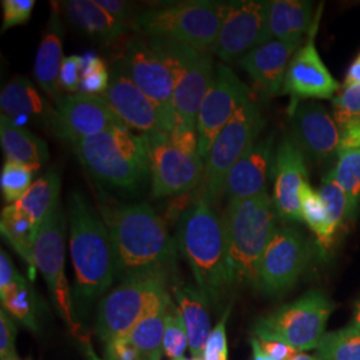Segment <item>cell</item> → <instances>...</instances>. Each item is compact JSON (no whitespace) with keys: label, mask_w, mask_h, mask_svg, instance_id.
Instances as JSON below:
<instances>
[{"label":"cell","mask_w":360,"mask_h":360,"mask_svg":"<svg viewBox=\"0 0 360 360\" xmlns=\"http://www.w3.org/2000/svg\"><path fill=\"white\" fill-rule=\"evenodd\" d=\"M20 274L15 270L13 260L8 254L1 250L0 252V295H3L13 285Z\"/></svg>","instance_id":"816d5d0a"},{"label":"cell","mask_w":360,"mask_h":360,"mask_svg":"<svg viewBox=\"0 0 360 360\" xmlns=\"http://www.w3.org/2000/svg\"><path fill=\"white\" fill-rule=\"evenodd\" d=\"M28 360H30V359H28Z\"/></svg>","instance_id":"91938a15"},{"label":"cell","mask_w":360,"mask_h":360,"mask_svg":"<svg viewBox=\"0 0 360 360\" xmlns=\"http://www.w3.org/2000/svg\"><path fill=\"white\" fill-rule=\"evenodd\" d=\"M176 245L196 287L218 307L232 288L221 217L203 200H193L179 218Z\"/></svg>","instance_id":"3957f363"},{"label":"cell","mask_w":360,"mask_h":360,"mask_svg":"<svg viewBox=\"0 0 360 360\" xmlns=\"http://www.w3.org/2000/svg\"><path fill=\"white\" fill-rule=\"evenodd\" d=\"M59 195L60 175L56 169H50L41 178L35 180L23 198L13 203V206L26 212L39 229L41 223L60 206Z\"/></svg>","instance_id":"f546056e"},{"label":"cell","mask_w":360,"mask_h":360,"mask_svg":"<svg viewBox=\"0 0 360 360\" xmlns=\"http://www.w3.org/2000/svg\"><path fill=\"white\" fill-rule=\"evenodd\" d=\"M322 11L323 6L321 4L307 34V40L292 56L284 77L281 95H288L291 99L288 110L290 114L295 110L300 101L334 99L340 90L338 80L324 65L315 44Z\"/></svg>","instance_id":"2e32d148"},{"label":"cell","mask_w":360,"mask_h":360,"mask_svg":"<svg viewBox=\"0 0 360 360\" xmlns=\"http://www.w3.org/2000/svg\"><path fill=\"white\" fill-rule=\"evenodd\" d=\"M0 230L6 240L28 263L31 272L37 269L34 260V243L39 229L34 224L32 219L22 210L8 205L1 211Z\"/></svg>","instance_id":"4dcf8cb0"},{"label":"cell","mask_w":360,"mask_h":360,"mask_svg":"<svg viewBox=\"0 0 360 360\" xmlns=\"http://www.w3.org/2000/svg\"><path fill=\"white\" fill-rule=\"evenodd\" d=\"M3 309L13 316L16 321L23 323L27 328L37 331V321L34 315V294L25 276L19 275L16 282L0 295Z\"/></svg>","instance_id":"d590c367"},{"label":"cell","mask_w":360,"mask_h":360,"mask_svg":"<svg viewBox=\"0 0 360 360\" xmlns=\"http://www.w3.org/2000/svg\"><path fill=\"white\" fill-rule=\"evenodd\" d=\"M65 214L59 206L39 227L34 243L35 267L50 290L55 309L80 343L90 346L83 327L75 321L72 295L65 272Z\"/></svg>","instance_id":"8fae6325"},{"label":"cell","mask_w":360,"mask_h":360,"mask_svg":"<svg viewBox=\"0 0 360 360\" xmlns=\"http://www.w3.org/2000/svg\"><path fill=\"white\" fill-rule=\"evenodd\" d=\"M360 333V297L354 304V311H352V323H351Z\"/></svg>","instance_id":"11a10c76"},{"label":"cell","mask_w":360,"mask_h":360,"mask_svg":"<svg viewBox=\"0 0 360 360\" xmlns=\"http://www.w3.org/2000/svg\"><path fill=\"white\" fill-rule=\"evenodd\" d=\"M316 349L321 360H360V333L349 324L324 335Z\"/></svg>","instance_id":"e575fe53"},{"label":"cell","mask_w":360,"mask_h":360,"mask_svg":"<svg viewBox=\"0 0 360 360\" xmlns=\"http://www.w3.org/2000/svg\"><path fill=\"white\" fill-rule=\"evenodd\" d=\"M120 65L131 82L159 108L165 129L169 134L175 127V79L171 59L159 40L142 35L129 39Z\"/></svg>","instance_id":"30bf717a"},{"label":"cell","mask_w":360,"mask_h":360,"mask_svg":"<svg viewBox=\"0 0 360 360\" xmlns=\"http://www.w3.org/2000/svg\"><path fill=\"white\" fill-rule=\"evenodd\" d=\"M60 6L72 26L103 43L120 38L127 30V26L115 20L95 0H70L60 3Z\"/></svg>","instance_id":"83f0119b"},{"label":"cell","mask_w":360,"mask_h":360,"mask_svg":"<svg viewBox=\"0 0 360 360\" xmlns=\"http://www.w3.org/2000/svg\"><path fill=\"white\" fill-rule=\"evenodd\" d=\"M35 7V0H1L3 25L1 32L13 27L22 26L31 18Z\"/></svg>","instance_id":"7bdbcfd3"},{"label":"cell","mask_w":360,"mask_h":360,"mask_svg":"<svg viewBox=\"0 0 360 360\" xmlns=\"http://www.w3.org/2000/svg\"><path fill=\"white\" fill-rule=\"evenodd\" d=\"M83 59H84V67H83V75H82L79 92L102 96L108 89L110 80H111L108 67L101 56L92 52L86 53Z\"/></svg>","instance_id":"ab89813d"},{"label":"cell","mask_w":360,"mask_h":360,"mask_svg":"<svg viewBox=\"0 0 360 360\" xmlns=\"http://www.w3.org/2000/svg\"><path fill=\"white\" fill-rule=\"evenodd\" d=\"M169 299L166 278L132 276L123 279L98 303L95 331L107 346L127 336L138 323Z\"/></svg>","instance_id":"52a82bcc"},{"label":"cell","mask_w":360,"mask_h":360,"mask_svg":"<svg viewBox=\"0 0 360 360\" xmlns=\"http://www.w3.org/2000/svg\"><path fill=\"white\" fill-rule=\"evenodd\" d=\"M1 115L18 123L19 119H43L51 123L55 110L39 94L34 84L23 77H13L0 94Z\"/></svg>","instance_id":"4316f807"},{"label":"cell","mask_w":360,"mask_h":360,"mask_svg":"<svg viewBox=\"0 0 360 360\" xmlns=\"http://www.w3.org/2000/svg\"><path fill=\"white\" fill-rule=\"evenodd\" d=\"M98 6H101L104 11L110 13L115 20L124 26L131 27V23L134 20L132 15V4L129 1H122V0H95Z\"/></svg>","instance_id":"c3c4849f"},{"label":"cell","mask_w":360,"mask_h":360,"mask_svg":"<svg viewBox=\"0 0 360 360\" xmlns=\"http://www.w3.org/2000/svg\"><path fill=\"white\" fill-rule=\"evenodd\" d=\"M220 28L212 52L221 62L239 60L247 52L264 43L267 1H220Z\"/></svg>","instance_id":"9a60e30c"},{"label":"cell","mask_w":360,"mask_h":360,"mask_svg":"<svg viewBox=\"0 0 360 360\" xmlns=\"http://www.w3.org/2000/svg\"><path fill=\"white\" fill-rule=\"evenodd\" d=\"M159 39L174 67L172 108L175 126L196 129L200 107L215 75L214 60L208 51L196 50L169 39Z\"/></svg>","instance_id":"7c38bea8"},{"label":"cell","mask_w":360,"mask_h":360,"mask_svg":"<svg viewBox=\"0 0 360 360\" xmlns=\"http://www.w3.org/2000/svg\"><path fill=\"white\" fill-rule=\"evenodd\" d=\"M102 217L114 247L116 279L132 276L168 278L178 245L165 220L147 203L103 206Z\"/></svg>","instance_id":"6da1fadb"},{"label":"cell","mask_w":360,"mask_h":360,"mask_svg":"<svg viewBox=\"0 0 360 360\" xmlns=\"http://www.w3.org/2000/svg\"><path fill=\"white\" fill-rule=\"evenodd\" d=\"M250 94V87L229 65L224 63L217 65L212 84L207 92L196 122L199 150L203 160L220 131L226 127L238 110L251 99Z\"/></svg>","instance_id":"e0dca14e"},{"label":"cell","mask_w":360,"mask_h":360,"mask_svg":"<svg viewBox=\"0 0 360 360\" xmlns=\"http://www.w3.org/2000/svg\"><path fill=\"white\" fill-rule=\"evenodd\" d=\"M147 136L153 196L159 199L195 193L205 175L202 156L181 153L169 142L167 132H155Z\"/></svg>","instance_id":"5bb4252c"},{"label":"cell","mask_w":360,"mask_h":360,"mask_svg":"<svg viewBox=\"0 0 360 360\" xmlns=\"http://www.w3.org/2000/svg\"><path fill=\"white\" fill-rule=\"evenodd\" d=\"M220 20V1L193 0L139 13L131 28L146 38L169 39L196 50L212 51Z\"/></svg>","instance_id":"8992f818"},{"label":"cell","mask_w":360,"mask_h":360,"mask_svg":"<svg viewBox=\"0 0 360 360\" xmlns=\"http://www.w3.org/2000/svg\"><path fill=\"white\" fill-rule=\"evenodd\" d=\"M335 304L319 290H312L295 302L260 318L252 327L257 339L281 342L299 352L319 346Z\"/></svg>","instance_id":"9c48e42d"},{"label":"cell","mask_w":360,"mask_h":360,"mask_svg":"<svg viewBox=\"0 0 360 360\" xmlns=\"http://www.w3.org/2000/svg\"><path fill=\"white\" fill-rule=\"evenodd\" d=\"M67 219L75 274L74 315L79 321H87L95 303L102 300L116 279L115 254L103 219L83 193H70Z\"/></svg>","instance_id":"7a4b0ae2"},{"label":"cell","mask_w":360,"mask_h":360,"mask_svg":"<svg viewBox=\"0 0 360 360\" xmlns=\"http://www.w3.org/2000/svg\"><path fill=\"white\" fill-rule=\"evenodd\" d=\"M7 360H19V358H18V356H13V358H10V359Z\"/></svg>","instance_id":"6f0895ef"},{"label":"cell","mask_w":360,"mask_h":360,"mask_svg":"<svg viewBox=\"0 0 360 360\" xmlns=\"http://www.w3.org/2000/svg\"><path fill=\"white\" fill-rule=\"evenodd\" d=\"M232 304L223 312L218 324L214 327L207 339L206 347L203 352V360H229V346L226 326L231 314Z\"/></svg>","instance_id":"b9f144b4"},{"label":"cell","mask_w":360,"mask_h":360,"mask_svg":"<svg viewBox=\"0 0 360 360\" xmlns=\"http://www.w3.org/2000/svg\"><path fill=\"white\" fill-rule=\"evenodd\" d=\"M251 346H252V354H254V360H271L259 346L257 338H251Z\"/></svg>","instance_id":"db71d44e"},{"label":"cell","mask_w":360,"mask_h":360,"mask_svg":"<svg viewBox=\"0 0 360 360\" xmlns=\"http://www.w3.org/2000/svg\"><path fill=\"white\" fill-rule=\"evenodd\" d=\"M333 115L339 127L360 120V84H345L333 99Z\"/></svg>","instance_id":"60d3db41"},{"label":"cell","mask_w":360,"mask_h":360,"mask_svg":"<svg viewBox=\"0 0 360 360\" xmlns=\"http://www.w3.org/2000/svg\"><path fill=\"white\" fill-rule=\"evenodd\" d=\"M105 360H143L129 336L119 338L105 346Z\"/></svg>","instance_id":"7dc6e473"},{"label":"cell","mask_w":360,"mask_h":360,"mask_svg":"<svg viewBox=\"0 0 360 360\" xmlns=\"http://www.w3.org/2000/svg\"><path fill=\"white\" fill-rule=\"evenodd\" d=\"M102 96L129 129L144 135L166 132L159 108L131 82L120 63L112 68L110 86Z\"/></svg>","instance_id":"44dd1931"},{"label":"cell","mask_w":360,"mask_h":360,"mask_svg":"<svg viewBox=\"0 0 360 360\" xmlns=\"http://www.w3.org/2000/svg\"><path fill=\"white\" fill-rule=\"evenodd\" d=\"M16 326L10 315L1 309L0 311V360H7L16 355L15 351Z\"/></svg>","instance_id":"bcb514c9"},{"label":"cell","mask_w":360,"mask_h":360,"mask_svg":"<svg viewBox=\"0 0 360 360\" xmlns=\"http://www.w3.org/2000/svg\"><path fill=\"white\" fill-rule=\"evenodd\" d=\"M315 20L314 3L304 0L267 1V25L264 43L274 39L304 37Z\"/></svg>","instance_id":"484cf974"},{"label":"cell","mask_w":360,"mask_h":360,"mask_svg":"<svg viewBox=\"0 0 360 360\" xmlns=\"http://www.w3.org/2000/svg\"><path fill=\"white\" fill-rule=\"evenodd\" d=\"M168 138L172 146L176 147L181 153L191 156H200L198 129L184 126H175L168 134Z\"/></svg>","instance_id":"f6af8a7d"},{"label":"cell","mask_w":360,"mask_h":360,"mask_svg":"<svg viewBox=\"0 0 360 360\" xmlns=\"http://www.w3.org/2000/svg\"><path fill=\"white\" fill-rule=\"evenodd\" d=\"M312 257L307 238L294 227L274 232L259 266V290L282 295L297 282Z\"/></svg>","instance_id":"4fadbf2b"},{"label":"cell","mask_w":360,"mask_h":360,"mask_svg":"<svg viewBox=\"0 0 360 360\" xmlns=\"http://www.w3.org/2000/svg\"><path fill=\"white\" fill-rule=\"evenodd\" d=\"M339 153L348 150H360V120L349 122L347 124L339 127Z\"/></svg>","instance_id":"f907efd6"},{"label":"cell","mask_w":360,"mask_h":360,"mask_svg":"<svg viewBox=\"0 0 360 360\" xmlns=\"http://www.w3.org/2000/svg\"><path fill=\"white\" fill-rule=\"evenodd\" d=\"M55 104L50 129L70 144L124 124L103 96L77 92L63 95Z\"/></svg>","instance_id":"ac0fdd59"},{"label":"cell","mask_w":360,"mask_h":360,"mask_svg":"<svg viewBox=\"0 0 360 360\" xmlns=\"http://www.w3.org/2000/svg\"><path fill=\"white\" fill-rule=\"evenodd\" d=\"M354 83L360 84V52L348 67L347 75L345 80V84H354Z\"/></svg>","instance_id":"f5cc1de1"},{"label":"cell","mask_w":360,"mask_h":360,"mask_svg":"<svg viewBox=\"0 0 360 360\" xmlns=\"http://www.w3.org/2000/svg\"><path fill=\"white\" fill-rule=\"evenodd\" d=\"M63 38L65 31L60 22L59 7L52 3L50 20L43 32L35 58V77L39 86L56 103L63 95L60 92L59 74L63 63Z\"/></svg>","instance_id":"cb8c5ba5"},{"label":"cell","mask_w":360,"mask_h":360,"mask_svg":"<svg viewBox=\"0 0 360 360\" xmlns=\"http://www.w3.org/2000/svg\"><path fill=\"white\" fill-rule=\"evenodd\" d=\"M319 193L327 208L331 227L338 235V232L340 231L348 221L354 220L351 215L347 195L343 191V188L331 178L330 174H327L323 178Z\"/></svg>","instance_id":"8d00e7d4"},{"label":"cell","mask_w":360,"mask_h":360,"mask_svg":"<svg viewBox=\"0 0 360 360\" xmlns=\"http://www.w3.org/2000/svg\"><path fill=\"white\" fill-rule=\"evenodd\" d=\"M190 360H203V359H198V358H193V359H190Z\"/></svg>","instance_id":"680465c9"},{"label":"cell","mask_w":360,"mask_h":360,"mask_svg":"<svg viewBox=\"0 0 360 360\" xmlns=\"http://www.w3.org/2000/svg\"><path fill=\"white\" fill-rule=\"evenodd\" d=\"M291 115V139L315 163H330L339 154L340 131L322 104L299 103Z\"/></svg>","instance_id":"d6986e66"},{"label":"cell","mask_w":360,"mask_h":360,"mask_svg":"<svg viewBox=\"0 0 360 360\" xmlns=\"http://www.w3.org/2000/svg\"><path fill=\"white\" fill-rule=\"evenodd\" d=\"M274 206L284 221H303L299 191L309 181L306 158L291 136H284L275 154Z\"/></svg>","instance_id":"ffe728a7"},{"label":"cell","mask_w":360,"mask_h":360,"mask_svg":"<svg viewBox=\"0 0 360 360\" xmlns=\"http://www.w3.org/2000/svg\"><path fill=\"white\" fill-rule=\"evenodd\" d=\"M257 342H259V346L262 348V351L271 360H294L299 354H302L295 348L290 347L281 342L269 340V339H257Z\"/></svg>","instance_id":"681fc988"},{"label":"cell","mask_w":360,"mask_h":360,"mask_svg":"<svg viewBox=\"0 0 360 360\" xmlns=\"http://www.w3.org/2000/svg\"><path fill=\"white\" fill-rule=\"evenodd\" d=\"M294 360H321L318 356H309V355H306V354H299L297 356H296Z\"/></svg>","instance_id":"9f6ffc18"},{"label":"cell","mask_w":360,"mask_h":360,"mask_svg":"<svg viewBox=\"0 0 360 360\" xmlns=\"http://www.w3.org/2000/svg\"><path fill=\"white\" fill-rule=\"evenodd\" d=\"M276 218L274 200L267 191L251 199L229 200L221 221L232 288H259V266L276 231Z\"/></svg>","instance_id":"277c9868"},{"label":"cell","mask_w":360,"mask_h":360,"mask_svg":"<svg viewBox=\"0 0 360 360\" xmlns=\"http://www.w3.org/2000/svg\"><path fill=\"white\" fill-rule=\"evenodd\" d=\"M0 143L7 160L15 163L39 171L49 160L47 143L3 115L0 116Z\"/></svg>","instance_id":"f1b7e54d"},{"label":"cell","mask_w":360,"mask_h":360,"mask_svg":"<svg viewBox=\"0 0 360 360\" xmlns=\"http://www.w3.org/2000/svg\"><path fill=\"white\" fill-rule=\"evenodd\" d=\"M71 148L94 179L132 193L150 176L148 136L122 124L71 143Z\"/></svg>","instance_id":"5b68a950"},{"label":"cell","mask_w":360,"mask_h":360,"mask_svg":"<svg viewBox=\"0 0 360 360\" xmlns=\"http://www.w3.org/2000/svg\"><path fill=\"white\" fill-rule=\"evenodd\" d=\"M264 117L257 102H245L210 148L205 159V175L200 186L193 193V200H203L208 205L217 203L224 195L226 180L239 159L259 141L264 127Z\"/></svg>","instance_id":"ba28073f"},{"label":"cell","mask_w":360,"mask_h":360,"mask_svg":"<svg viewBox=\"0 0 360 360\" xmlns=\"http://www.w3.org/2000/svg\"><path fill=\"white\" fill-rule=\"evenodd\" d=\"M346 193L355 220L360 211V150L340 151L335 167L328 172Z\"/></svg>","instance_id":"836d02e7"},{"label":"cell","mask_w":360,"mask_h":360,"mask_svg":"<svg viewBox=\"0 0 360 360\" xmlns=\"http://www.w3.org/2000/svg\"><path fill=\"white\" fill-rule=\"evenodd\" d=\"M274 142V134L259 139L232 167L224 186L229 200L251 199L267 191V181L275 166Z\"/></svg>","instance_id":"603a6c76"},{"label":"cell","mask_w":360,"mask_h":360,"mask_svg":"<svg viewBox=\"0 0 360 360\" xmlns=\"http://www.w3.org/2000/svg\"><path fill=\"white\" fill-rule=\"evenodd\" d=\"M172 292L187 327L190 352L193 358L202 359L207 339L212 331L210 300L196 285L190 283L175 284Z\"/></svg>","instance_id":"d4e9b609"},{"label":"cell","mask_w":360,"mask_h":360,"mask_svg":"<svg viewBox=\"0 0 360 360\" xmlns=\"http://www.w3.org/2000/svg\"><path fill=\"white\" fill-rule=\"evenodd\" d=\"M83 67H84L83 56H79V55L65 56L60 67V74H59L60 90L68 92V95L79 92L82 75H83Z\"/></svg>","instance_id":"ee69618b"},{"label":"cell","mask_w":360,"mask_h":360,"mask_svg":"<svg viewBox=\"0 0 360 360\" xmlns=\"http://www.w3.org/2000/svg\"><path fill=\"white\" fill-rule=\"evenodd\" d=\"M188 346V333L183 316L178 306L172 303L168 304L166 314V330H165V342L163 352L171 360H184V352Z\"/></svg>","instance_id":"f35d334b"},{"label":"cell","mask_w":360,"mask_h":360,"mask_svg":"<svg viewBox=\"0 0 360 360\" xmlns=\"http://www.w3.org/2000/svg\"><path fill=\"white\" fill-rule=\"evenodd\" d=\"M37 169L6 160L0 175V188L8 205L16 203L32 186V176Z\"/></svg>","instance_id":"74e56055"},{"label":"cell","mask_w":360,"mask_h":360,"mask_svg":"<svg viewBox=\"0 0 360 360\" xmlns=\"http://www.w3.org/2000/svg\"><path fill=\"white\" fill-rule=\"evenodd\" d=\"M299 198L302 207V219L316 236L321 251L326 254L334 245L336 233L331 227V221L322 196L307 181L300 188Z\"/></svg>","instance_id":"1f68e13d"},{"label":"cell","mask_w":360,"mask_h":360,"mask_svg":"<svg viewBox=\"0 0 360 360\" xmlns=\"http://www.w3.org/2000/svg\"><path fill=\"white\" fill-rule=\"evenodd\" d=\"M169 302L171 299L160 309L147 315L127 335L134 346L138 348L143 360H160L165 354L163 342L166 330V314Z\"/></svg>","instance_id":"d6a6232c"},{"label":"cell","mask_w":360,"mask_h":360,"mask_svg":"<svg viewBox=\"0 0 360 360\" xmlns=\"http://www.w3.org/2000/svg\"><path fill=\"white\" fill-rule=\"evenodd\" d=\"M303 43V37L274 39L247 52L238 65L266 95L276 96L282 94L288 65Z\"/></svg>","instance_id":"7402d4cb"}]
</instances>
